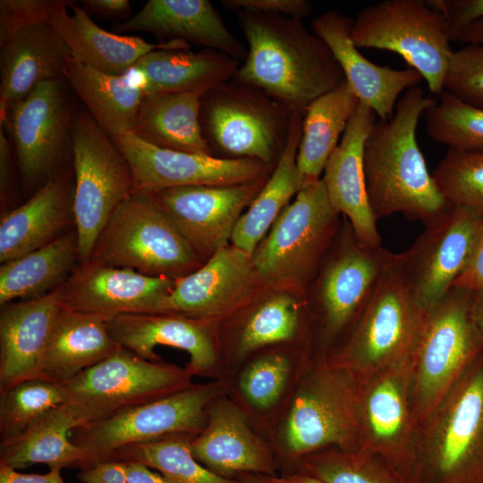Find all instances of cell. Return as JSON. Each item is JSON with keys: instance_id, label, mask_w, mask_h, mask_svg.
<instances>
[{"instance_id": "obj_8", "label": "cell", "mask_w": 483, "mask_h": 483, "mask_svg": "<svg viewBox=\"0 0 483 483\" xmlns=\"http://www.w3.org/2000/svg\"><path fill=\"white\" fill-rule=\"evenodd\" d=\"M424 315L395 254L334 366L360 381L410 360Z\"/></svg>"}, {"instance_id": "obj_57", "label": "cell", "mask_w": 483, "mask_h": 483, "mask_svg": "<svg viewBox=\"0 0 483 483\" xmlns=\"http://www.w3.org/2000/svg\"><path fill=\"white\" fill-rule=\"evenodd\" d=\"M474 320L483 342V292H472Z\"/></svg>"}, {"instance_id": "obj_51", "label": "cell", "mask_w": 483, "mask_h": 483, "mask_svg": "<svg viewBox=\"0 0 483 483\" xmlns=\"http://www.w3.org/2000/svg\"><path fill=\"white\" fill-rule=\"evenodd\" d=\"M453 287L470 292H483V216L469 264Z\"/></svg>"}, {"instance_id": "obj_46", "label": "cell", "mask_w": 483, "mask_h": 483, "mask_svg": "<svg viewBox=\"0 0 483 483\" xmlns=\"http://www.w3.org/2000/svg\"><path fill=\"white\" fill-rule=\"evenodd\" d=\"M289 372L288 360L270 355L252 363L242 373L240 387L247 400L258 408H268L280 396Z\"/></svg>"}, {"instance_id": "obj_41", "label": "cell", "mask_w": 483, "mask_h": 483, "mask_svg": "<svg viewBox=\"0 0 483 483\" xmlns=\"http://www.w3.org/2000/svg\"><path fill=\"white\" fill-rule=\"evenodd\" d=\"M428 135L449 148L483 151V109L444 90L424 114Z\"/></svg>"}, {"instance_id": "obj_38", "label": "cell", "mask_w": 483, "mask_h": 483, "mask_svg": "<svg viewBox=\"0 0 483 483\" xmlns=\"http://www.w3.org/2000/svg\"><path fill=\"white\" fill-rule=\"evenodd\" d=\"M80 259L76 233H66L48 244L6 261L0 267V305L28 300L60 286Z\"/></svg>"}, {"instance_id": "obj_40", "label": "cell", "mask_w": 483, "mask_h": 483, "mask_svg": "<svg viewBox=\"0 0 483 483\" xmlns=\"http://www.w3.org/2000/svg\"><path fill=\"white\" fill-rule=\"evenodd\" d=\"M65 402L63 386L41 378L20 382L0 393L1 441L16 436L46 413Z\"/></svg>"}, {"instance_id": "obj_34", "label": "cell", "mask_w": 483, "mask_h": 483, "mask_svg": "<svg viewBox=\"0 0 483 483\" xmlns=\"http://www.w3.org/2000/svg\"><path fill=\"white\" fill-rule=\"evenodd\" d=\"M203 96L198 92L145 95L131 133L161 148L214 156L200 122Z\"/></svg>"}, {"instance_id": "obj_9", "label": "cell", "mask_w": 483, "mask_h": 483, "mask_svg": "<svg viewBox=\"0 0 483 483\" xmlns=\"http://www.w3.org/2000/svg\"><path fill=\"white\" fill-rule=\"evenodd\" d=\"M72 216L80 262H85L116 208L134 190V182L125 157L89 114H72Z\"/></svg>"}, {"instance_id": "obj_13", "label": "cell", "mask_w": 483, "mask_h": 483, "mask_svg": "<svg viewBox=\"0 0 483 483\" xmlns=\"http://www.w3.org/2000/svg\"><path fill=\"white\" fill-rule=\"evenodd\" d=\"M412 357L359 381L360 449L411 483L418 425L411 401Z\"/></svg>"}, {"instance_id": "obj_53", "label": "cell", "mask_w": 483, "mask_h": 483, "mask_svg": "<svg viewBox=\"0 0 483 483\" xmlns=\"http://www.w3.org/2000/svg\"><path fill=\"white\" fill-rule=\"evenodd\" d=\"M85 10L107 18H126L131 13L128 0H84Z\"/></svg>"}, {"instance_id": "obj_7", "label": "cell", "mask_w": 483, "mask_h": 483, "mask_svg": "<svg viewBox=\"0 0 483 483\" xmlns=\"http://www.w3.org/2000/svg\"><path fill=\"white\" fill-rule=\"evenodd\" d=\"M263 90L233 79L202 97L204 137L221 158H250L275 167L287 141L292 114Z\"/></svg>"}, {"instance_id": "obj_48", "label": "cell", "mask_w": 483, "mask_h": 483, "mask_svg": "<svg viewBox=\"0 0 483 483\" xmlns=\"http://www.w3.org/2000/svg\"><path fill=\"white\" fill-rule=\"evenodd\" d=\"M445 19L447 33L454 41L461 30L483 21V0H427Z\"/></svg>"}, {"instance_id": "obj_39", "label": "cell", "mask_w": 483, "mask_h": 483, "mask_svg": "<svg viewBox=\"0 0 483 483\" xmlns=\"http://www.w3.org/2000/svg\"><path fill=\"white\" fill-rule=\"evenodd\" d=\"M191 441L172 436L129 445L114 451L106 460L139 462L176 483H239L199 464L190 449Z\"/></svg>"}, {"instance_id": "obj_59", "label": "cell", "mask_w": 483, "mask_h": 483, "mask_svg": "<svg viewBox=\"0 0 483 483\" xmlns=\"http://www.w3.org/2000/svg\"><path fill=\"white\" fill-rule=\"evenodd\" d=\"M242 483H269V482L267 480H263L258 478L247 475L243 477Z\"/></svg>"}, {"instance_id": "obj_15", "label": "cell", "mask_w": 483, "mask_h": 483, "mask_svg": "<svg viewBox=\"0 0 483 483\" xmlns=\"http://www.w3.org/2000/svg\"><path fill=\"white\" fill-rule=\"evenodd\" d=\"M359 381L336 366L318 373L295 399L285 427V440L295 453L328 445L346 452L360 449Z\"/></svg>"}, {"instance_id": "obj_22", "label": "cell", "mask_w": 483, "mask_h": 483, "mask_svg": "<svg viewBox=\"0 0 483 483\" xmlns=\"http://www.w3.org/2000/svg\"><path fill=\"white\" fill-rule=\"evenodd\" d=\"M352 18L327 11L312 21V32L329 47L360 102L378 119L387 121L394 115L400 94L418 86L423 78L412 68L394 69L367 59L352 40Z\"/></svg>"}, {"instance_id": "obj_26", "label": "cell", "mask_w": 483, "mask_h": 483, "mask_svg": "<svg viewBox=\"0 0 483 483\" xmlns=\"http://www.w3.org/2000/svg\"><path fill=\"white\" fill-rule=\"evenodd\" d=\"M61 288L1 306L0 393L38 378L39 366L61 304Z\"/></svg>"}, {"instance_id": "obj_37", "label": "cell", "mask_w": 483, "mask_h": 483, "mask_svg": "<svg viewBox=\"0 0 483 483\" xmlns=\"http://www.w3.org/2000/svg\"><path fill=\"white\" fill-rule=\"evenodd\" d=\"M359 104L358 97L344 80L306 108L296 160L302 184L321 178Z\"/></svg>"}, {"instance_id": "obj_30", "label": "cell", "mask_w": 483, "mask_h": 483, "mask_svg": "<svg viewBox=\"0 0 483 483\" xmlns=\"http://www.w3.org/2000/svg\"><path fill=\"white\" fill-rule=\"evenodd\" d=\"M68 175L48 179L24 204L0 220V262L17 258L55 240L72 214Z\"/></svg>"}, {"instance_id": "obj_21", "label": "cell", "mask_w": 483, "mask_h": 483, "mask_svg": "<svg viewBox=\"0 0 483 483\" xmlns=\"http://www.w3.org/2000/svg\"><path fill=\"white\" fill-rule=\"evenodd\" d=\"M258 284L252 255L226 244L197 270L175 279L163 312L208 318L247 301Z\"/></svg>"}, {"instance_id": "obj_49", "label": "cell", "mask_w": 483, "mask_h": 483, "mask_svg": "<svg viewBox=\"0 0 483 483\" xmlns=\"http://www.w3.org/2000/svg\"><path fill=\"white\" fill-rule=\"evenodd\" d=\"M225 8L236 12L277 13L301 19L309 15L312 5L306 0H224Z\"/></svg>"}, {"instance_id": "obj_47", "label": "cell", "mask_w": 483, "mask_h": 483, "mask_svg": "<svg viewBox=\"0 0 483 483\" xmlns=\"http://www.w3.org/2000/svg\"><path fill=\"white\" fill-rule=\"evenodd\" d=\"M57 0H1L0 46L16 31L37 22H49Z\"/></svg>"}, {"instance_id": "obj_33", "label": "cell", "mask_w": 483, "mask_h": 483, "mask_svg": "<svg viewBox=\"0 0 483 483\" xmlns=\"http://www.w3.org/2000/svg\"><path fill=\"white\" fill-rule=\"evenodd\" d=\"M63 79L71 85L88 107L89 114L112 140L132 132L145 96L135 75H131L130 72L121 76L106 74L69 55Z\"/></svg>"}, {"instance_id": "obj_5", "label": "cell", "mask_w": 483, "mask_h": 483, "mask_svg": "<svg viewBox=\"0 0 483 483\" xmlns=\"http://www.w3.org/2000/svg\"><path fill=\"white\" fill-rule=\"evenodd\" d=\"M482 353L472 292L453 287L425 311L413 352L411 401L418 426Z\"/></svg>"}, {"instance_id": "obj_44", "label": "cell", "mask_w": 483, "mask_h": 483, "mask_svg": "<svg viewBox=\"0 0 483 483\" xmlns=\"http://www.w3.org/2000/svg\"><path fill=\"white\" fill-rule=\"evenodd\" d=\"M312 476L326 483H409L385 462L359 449L325 454L307 465Z\"/></svg>"}, {"instance_id": "obj_54", "label": "cell", "mask_w": 483, "mask_h": 483, "mask_svg": "<svg viewBox=\"0 0 483 483\" xmlns=\"http://www.w3.org/2000/svg\"><path fill=\"white\" fill-rule=\"evenodd\" d=\"M12 178V154L4 127L0 124V191L1 199H5Z\"/></svg>"}, {"instance_id": "obj_35", "label": "cell", "mask_w": 483, "mask_h": 483, "mask_svg": "<svg viewBox=\"0 0 483 483\" xmlns=\"http://www.w3.org/2000/svg\"><path fill=\"white\" fill-rule=\"evenodd\" d=\"M303 114L292 116L287 141L262 190L238 219L230 241L232 245L252 255L290 200L299 192L302 180L297 167Z\"/></svg>"}, {"instance_id": "obj_42", "label": "cell", "mask_w": 483, "mask_h": 483, "mask_svg": "<svg viewBox=\"0 0 483 483\" xmlns=\"http://www.w3.org/2000/svg\"><path fill=\"white\" fill-rule=\"evenodd\" d=\"M431 175L451 206L483 213V151L449 148Z\"/></svg>"}, {"instance_id": "obj_24", "label": "cell", "mask_w": 483, "mask_h": 483, "mask_svg": "<svg viewBox=\"0 0 483 483\" xmlns=\"http://www.w3.org/2000/svg\"><path fill=\"white\" fill-rule=\"evenodd\" d=\"M49 23L72 58L110 75L129 73L142 56L153 50H189L190 47L182 40L149 43L137 36L106 31L89 18L85 9L71 1H56Z\"/></svg>"}, {"instance_id": "obj_56", "label": "cell", "mask_w": 483, "mask_h": 483, "mask_svg": "<svg viewBox=\"0 0 483 483\" xmlns=\"http://www.w3.org/2000/svg\"><path fill=\"white\" fill-rule=\"evenodd\" d=\"M454 41L468 45L483 44V21L474 22L459 32Z\"/></svg>"}, {"instance_id": "obj_31", "label": "cell", "mask_w": 483, "mask_h": 483, "mask_svg": "<svg viewBox=\"0 0 483 483\" xmlns=\"http://www.w3.org/2000/svg\"><path fill=\"white\" fill-rule=\"evenodd\" d=\"M239 61L220 52L164 48L142 56L131 70L148 94L198 92L205 95L232 80Z\"/></svg>"}, {"instance_id": "obj_4", "label": "cell", "mask_w": 483, "mask_h": 483, "mask_svg": "<svg viewBox=\"0 0 483 483\" xmlns=\"http://www.w3.org/2000/svg\"><path fill=\"white\" fill-rule=\"evenodd\" d=\"M90 260L174 279L202 265L152 194L139 190L116 208L95 243Z\"/></svg>"}, {"instance_id": "obj_17", "label": "cell", "mask_w": 483, "mask_h": 483, "mask_svg": "<svg viewBox=\"0 0 483 483\" xmlns=\"http://www.w3.org/2000/svg\"><path fill=\"white\" fill-rule=\"evenodd\" d=\"M128 161L134 190L155 192L196 185H233L270 176L274 167L260 161L221 158L161 148L132 133L113 140Z\"/></svg>"}, {"instance_id": "obj_11", "label": "cell", "mask_w": 483, "mask_h": 483, "mask_svg": "<svg viewBox=\"0 0 483 483\" xmlns=\"http://www.w3.org/2000/svg\"><path fill=\"white\" fill-rule=\"evenodd\" d=\"M190 374L189 369L151 361L121 347L61 385L65 403L84 426L185 389Z\"/></svg>"}, {"instance_id": "obj_50", "label": "cell", "mask_w": 483, "mask_h": 483, "mask_svg": "<svg viewBox=\"0 0 483 483\" xmlns=\"http://www.w3.org/2000/svg\"><path fill=\"white\" fill-rule=\"evenodd\" d=\"M77 479L82 483H128L127 462L100 461L80 469Z\"/></svg>"}, {"instance_id": "obj_19", "label": "cell", "mask_w": 483, "mask_h": 483, "mask_svg": "<svg viewBox=\"0 0 483 483\" xmlns=\"http://www.w3.org/2000/svg\"><path fill=\"white\" fill-rule=\"evenodd\" d=\"M267 178L233 185L182 186L150 192L202 261L228 244L233 230Z\"/></svg>"}, {"instance_id": "obj_18", "label": "cell", "mask_w": 483, "mask_h": 483, "mask_svg": "<svg viewBox=\"0 0 483 483\" xmlns=\"http://www.w3.org/2000/svg\"><path fill=\"white\" fill-rule=\"evenodd\" d=\"M394 255L381 245L362 243L348 222L345 234L320 268L315 285L328 336L339 334L352 322L356 325Z\"/></svg>"}, {"instance_id": "obj_36", "label": "cell", "mask_w": 483, "mask_h": 483, "mask_svg": "<svg viewBox=\"0 0 483 483\" xmlns=\"http://www.w3.org/2000/svg\"><path fill=\"white\" fill-rule=\"evenodd\" d=\"M82 426L74 410L64 403L42 416L16 436L0 442V464L21 470L35 464L80 468L82 450L71 431Z\"/></svg>"}, {"instance_id": "obj_55", "label": "cell", "mask_w": 483, "mask_h": 483, "mask_svg": "<svg viewBox=\"0 0 483 483\" xmlns=\"http://www.w3.org/2000/svg\"><path fill=\"white\" fill-rule=\"evenodd\" d=\"M128 483H176L139 462H127Z\"/></svg>"}, {"instance_id": "obj_27", "label": "cell", "mask_w": 483, "mask_h": 483, "mask_svg": "<svg viewBox=\"0 0 483 483\" xmlns=\"http://www.w3.org/2000/svg\"><path fill=\"white\" fill-rule=\"evenodd\" d=\"M1 47L0 122L40 82L63 78L69 51L49 22L20 29Z\"/></svg>"}, {"instance_id": "obj_29", "label": "cell", "mask_w": 483, "mask_h": 483, "mask_svg": "<svg viewBox=\"0 0 483 483\" xmlns=\"http://www.w3.org/2000/svg\"><path fill=\"white\" fill-rule=\"evenodd\" d=\"M106 316L61 308L39 366L38 378L63 384L106 359L122 346Z\"/></svg>"}, {"instance_id": "obj_28", "label": "cell", "mask_w": 483, "mask_h": 483, "mask_svg": "<svg viewBox=\"0 0 483 483\" xmlns=\"http://www.w3.org/2000/svg\"><path fill=\"white\" fill-rule=\"evenodd\" d=\"M116 30L147 31L171 40L192 42L238 61H244L248 54L208 0H148Z\"/></svg>"}, {"instance_id": "obj_43", "label": "cell", "mask_w": 483, "mask_h": 483, "mask_svg": "<svg viewBox=\"0 0 483 483\" xmlns=\"http://www.w3.org/2000/svg\"><path fill=\"white\" fill-rule=\"evenodd\" d=\"M299 302L289 293H277L266 300L242 332L240 353L246 354L261 346L293 337L299 325Z\"/></svg>"}, {"instance_id": "obj_14", "label": "cell", "mask_w": 483, "mask_h": 483, "mask_svg": "<svg viewBox=\"0 0 483 483\" xmlns=\"http://www.w3.org/2000/svg\"><path fill=\"white\" fill-rule=\"evenodd\" d=\"M483 213L452 206L397 258L410 290L424 311L438 303L470 259Z\"/></svg>"}, {"instance_id": "obj_52", "label": "cell", "mask_w": 483, "mask_h": 483, "mask_svg": "<svg viewBox=\"0 0 483 483\" xmlns=\"http://www.w3.org/2000/svg\"><path fill=\"white\" fill-rule=\"evenodd\" d=\"M61 470L55 467L45 474H27L0 464V483H65Z\"/></svg>"}, {"instance_id": "obj_2", "label": "cell", "mask_w": 483, "mask_h": 483, "mask_svg": "<svg viewBox=\"0 0 483 483\" xmlns=\"http://www.w3.org/2000/svg\"><path fill=\"white\" fill-rule=\"evenodd\" d=\"M436 99L419 86L406 90L387 121L377 120L366 140L363 170L374 217L401 213L425 225L452 206L428 173L417 142L419 118Z\"/></svg>"}, {"instance_id": "obj_23", "label": "cell", "mask_w": 483, "mask_h": 483, "mask_svg": "<svg viewBox=\"0 0 483 483\" xmlns=\"http://www.w3.org/2000/svg\"><path fill=\"white\" fill-rule=\"evenodd\" d=\"M376 121V113L360 102L329 157L322 177L333 208L347 217L357 238L369 246L381 245L363 170L365 142Z\"/></svg>"}, {"instance_id": "obj_12", "label": "cell", "mask_w": 483, "mask_h": 483, "mask_svg": "<svg viewBox=\"0 0 483 483\" xmlns=\"http://www.w3.org/2000/svg\"><path fill=\"white\" fill-rule=\"evenodd\" d=\"M213 394L210 387L189 386L111 418L73 428L71 440L83 452L79 469L104 461L129 445L200 434L208 420L205 408Z\"/></svg>"}, {"instance_id": "obj_58", "label": "cell", "mask_w": 483, "mask_h": 483, "mask_svg": "<svg viewBox=\"0 0 483 483\" xmlns=\"http://www.w3.org/2000/svg\"><path fill=\"white\" fill-rule=\"evenodd\" d=\"M269 483H326L324 480L315 477V476H303L297 475L288 478H272L267 480Z\"/></svg>"}, {"instance_id": "obj_1", "label": "cell", "mask_w": 483, "mask_h": 483, "mask_svg": "<svg viewBox=\"0 0 483 483\" xmlns=\"http://www.w3.org/2000/svg\"><path fill=\"white\" fill-rule=\"evenodd\" d=\"M239 21L248 54L233 80L300 113L345 80L329 47L301 19L242 11Z\"/></svg>"}, {"instance_id": "obj_20", "label": "cell", "mask_w": 483, "mask_h": 483, "mask_svg": "<svg viewBox=\"0 0 483 483\" xmlns=\"http://www.w3.org/2000/svg\"><path fill=\"white\" fill-rule=\"evenodd\" d=\"M175 279L150 276L135 270L80 262L60 285L63 308L113 317L161 313Z\"/></svg>"}, {"instance_id": "obj_6", "label": "cell", "mask_w": 483, "mask_h": 483, "mask_svg": "<svg viewBox=\"0 0 483 483\" xmlns=\"http://www.w3.org/2000/svg\"><path fill=\"white\" fill-rule=\"evenodd\" d=\"M338 216L322 178L303 183L252 253L258 284L309 281L335 241Z\"/></svg>"}, {"instance_id": "obj_32", "label": "cell", "mask_w": 483, "mask_h": 483, "mask_svg": "<svg viewBox=\"0 0 483 483\" xmlns=\"http://www.w3.org/2000/svg\"><path fill=\"white\" fill-rule=\"evenodd\" d=\"M208 423L189 446L193 456L217 474L269 473L273 463L242 414L228 403L210 408Z\"/></svg>"}, {"instance_id": "obj_16", "label": "cell", "mask_w": 483, "mask_h": 483, "mask_svg": "<svg viewBox=\"0 0 483 483\" xmlns=\"http://www.w3.org/2000/svg\"><path fill=\"white\" fill-rule=\"evenodd\" d=\"M72 114L64 83L55 79L38 83L0 122L8 128L28 182L50 179L67 152L72 154Z\"/></svg>"}, {"instance_id": "obj_45", "label": "cell", "mask_w": 483, "mask_h": 483, "mask_svg": "<svg viewBox=\"0 0 483 483\" xmlns=\"http://www.w3.org/2000/svg\"><path fill=\"white\" fill-rule=\"evenodd\" d=\"M444 89L483 109V44L467 45L453 51Z\"/></svg>"}, {"instance_id": "obj_10", "label": "cell", "mask_w": 483, "mask_h": 483, "mask_svg": "<svg viewBox=\"0 0 483 483\" xmlns=\"http://www.w3.org/2000/svg\"><path fill=\"white\" fill-rule=\"evenodd\" d=\"M351 38L357 47L394 52L440 95L453 50L444 17L424 0H384L353 19Z\"/></svg>"}, {"instance_id": "obj_25", "label": "cell", "mask_w": 483, "mask_h": 483, "mask_svg": "<svg viewBox=\"0 0 483 483\" xmlns=\"http://www.w3.org/2000/svg\"><path fill=\"white\" fill-rule=\"evenodd\" d=\"M205 319L175 312L135 313L108 317L106 323L114 340L140 357L160 361L155 348L171 346L189 354L191 373H204L216 360Z\"/></svg>"}, {"instance_id": "obj_3", "label": "cell", "mask_w": 483, "mask_h": 483, "mask_svg": "<svg viewBox=\"0 0 483 483\" xmlns=\"http://www.w3.org/2000/svg\"><path fill=\"white\" fill-rule=\"evenodd\" d=\"M411 483H483V353L418 426Z\"/></svg>"}]
</instances>
